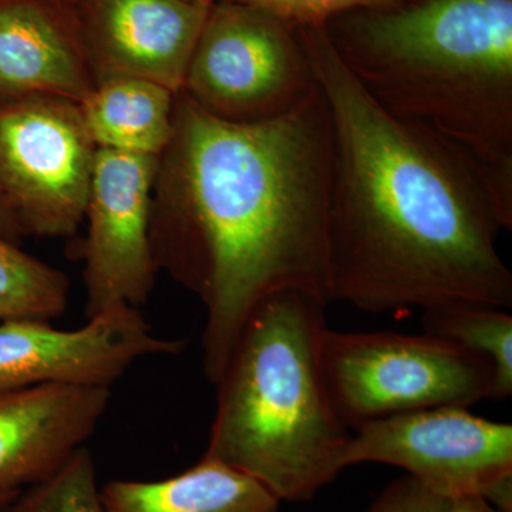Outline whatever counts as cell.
<instances>
[{"mask_svg": "<svg viewBox=\"0 0 512 512\" xmlns=\"http://www.w3.org/2000/svg\"><path fill=\"white\" fill-rule=\"evenodd\" d=\"M332 123L322 89L284 117L239 124L175 94L158 161L154 261L207 309L204 375L220 382L249 316L276 292L330 303Z\"/></svg>", "mask_w": 512, "mask_h": 512, "instance_id": "6da1fadb", "label": "cell"}, {"mask_svg": "<svg viewBox=\"0 0 512 512\" xmlns=\"http://www.w3.org/2000/svg\"><path fill=\"white\" fill-rule=\"evenodd\" d=\"M301 29L332 123L330 302L372 313L448 302L512 308L503 228L476 171L353 79L323 26Z\"/></svg>", "mask_w": 512, "mask_h": 512, "instance_id": "7a4b0ae2", "label": "cell"}, {"mask_svg": "<svg viewBox=\"0 0 512 512\" xmlns=\"http://www.w3.org/2000/svg\"><path fill=\"white\" fill-rule=\"evenodd\" d=\"M326 37L373 101L457 151L512 228V0H402L330 19Z\"/></svg>", "mask_w": 512, "mask_h": 512, "instance_id": "3957f363", "label": "cell"}, {"mask_svg": "<svg viewBox=\"0 0 512 512\" xmlns=\"http://www.w3.org/2000/svg\"><path fill=\"white\" fill-rule=\"evenodd\" d=\"M329 303L286 289L249 316L217 387L204 456L254 478L281 503H308L345 470L352 434L322 366Z\"/></svg>", "mask_w": 512, "mask_h": 512, "instance_id": "277c9868", "label": "cell"}, {"mask_svg": "<svg viewBox=\"0 0 512 512\" xmlns=\"http://www.w3.org/2000/svg\"><path fill=\"white\" fill-rule=\"evenodd\" d=\"M322 366L348 429L431 407H470L493 393L494 369L484 356L429 333L328 329Z\"/></svg>", "mask_w": 512, "mask_h": 512, "instance_id": "5b68a950", "label": "cell"}, {"mask_svg": "<svg viewBox=\"0 0 512 512\" xmlns=\"http://www.w3.org/2000/svg\"><path fill=\"white\" fill-rule=\"evenodd\" d=\"M318 89L301 29L252 6L212 2L181 89L197 106L231 123H262Z\"/></svg>", "mask_w": 512, "mask_h": 512, "instance_id": "8992f818", "label": "cell"}, {"mask_svg": "<svg viewBox=\"0 0 512 512\" xmlns=\"http://www.w3.org/2000/svg\"><path fill=\"white\" fill-rule=\"evenodd\" d=\"M96 151L79 103L30 97L0 106V192L23 234L63 238L77 231Z\"/></svg>", "mask_w": 512, "mask_h": 512, "instance_id": "52a82bcc", "label": "cell"}, {"mask_svg": "<svg viewBox=\"0 0 512 512\" xmlns=\"http://www.w3.org/2000/svg\"><path fill=\"white\" fill-rule=\"evenodd\" d=\"M345 467H399L444 497L481 495L512 473V426L483 419L468 407L444 406L397 414L356 427Z\"/></svg>", "mask_w": 512, "mask_h": 512, "instance_id": "ba28073f", "label": "cell"}, {"mask_svg": "<svg viewBox=\"0 0 512 512\" xmlns=\"http://www.w3.org/2000/svg\"><path fill=\"white\" fill-rule=\"evenodd\" d=\"M160 157L97 148L82 252L87 319L150 298L158 268L150 227Z\"/></svg>", "mask_w": 512, "mask_h": 512, "instance_id": "9c48e42d", "label": "cell"}, {"mask_svg": "<svg viewBox=\"0 0 512 512\" xmlns=\"http://www.w3.org/2000/svg\"><path fill=\"white\" fill-rule=\"evenodd\" d=\"M185 339L154 335L140 309L121 305L87 319L79 329H57L47 320L0 322V390L40 384L111 389L138 360L175 356Z\"/></svg>", "mask_w": 512, "mask_h": 512, "instance_id": "30bf717a", "label": "cell"}, {"mask_svg": "<svg viewBox=\"0 0 512 512\" xmlns=\"http://www.w3.org/2000/svg\"><path fill=\"white\" fill-rule=\"evenodd\" d=\"M211 5L208 0H77L74 18L96 86L134 77L181 92Z\"/></svg>", "mask_w": 512, "mask_h": 512, "instance_id": "8fae6325", "label": "cell"}, {"mask_svg": "<svg viewBox=\"0 0 512 512\" xmlns=\"http://www.w3.org/2000/svg\"><path fill=\"white\" fill-rule=\"evenodd\" d=\"M106 387L0 390V490H25L84 447L109 409Z\"/></svg>", "mask_w": 512, "mask_h": 512, "instance_id": "7c38bea8", "label": "cell"}, {"mask_svg": "<svg viewBox=\"0 0 512 512\" xmlns=\"http://www.w3.org/2000/svg\"><path fill=\"white\" fill-rule=\"evenodd\" d=\"M94 87L74 15L53 0H0V106L30 97L82 103Z\"/></svg>", "mask_w": 512, "mask_h": 512, "instance_id": "4fadbf2b", "label": "cell"}, {"mask_svg": "<svg viewBox=\"0 0 512 512\" xmlns=\"http://www.w3.org/2000/svg\"><path fill=\"white\" fill-rule=\"evenodd\" d=\"M106 512H281L254 478L211 458L157 481L116 480L101 487Z\"/></svg>", "mask_w": 512, "mask_h": 512, "instance_id": "5bb4252c", "label": "cell"}, {"mask_svg": "<svg viewBox=\"0 0 512 512\" xmlns=\"http://www.w3.org/2000/svg\"><path fill=\"white\" fill-rule=\"evenodd\" d=\"M174 104L161 84L117 77L97 84L79 107L97 148L160 157L173 137Z\"/></svg>", "mask_w": 512, "mask_h": 512, "instance_id": "9a60e30c", "label": "cell"}, {"mask_svg": "<svg viewBox=\"0 0 512 512\" xmlns=\"http://www.w3.org/2000/svg\"><path fill=\"white\" fill-rule=\"evenodd\" d=\"M424 333L453 340L484 356L494 369L491 400L512 394V316L478 302H448L421 311Z\"/></svg>", "mask_w": 512, "mask_h": 512, "instance_id": "2e32d148", "label": "cell"}, {"mask_svg": "<svg viewBox=\"0 0 512 512\" xmlns=\"http://www.w3.org/2000/svg\"><path fill=\"white\" fill-rule=\"evenodd\" d=\"M69 291V279L62 271L26 254L16 242L0 235V322H49L66 311Z\"/></svg>", "mask_w": 512, "mask_h": 512, "instance_id": "e0dca14e", "label": "cell"}, {"mask_svg": "<svg viewBox=\"0 0 512 512\" xmlns=\"http://www.w3.org/2000/svg\"><path fill=\"white\" fill-rule=\"evenodd\" d=\"M2 512H106L92 451L77 450L52 476L20 491Z\"/></svg>", "mask_w": 512, "mask_h": 512, "instance_id": "ac0fdd59", "label": "cell"}, {"mask_svg": "<svg viewBox=\"0 0 512 512\" xmlns=\"http://www.w3.org/2000/svg\"><path fill=\"white\" fill-rule=\"evenodd\" d=\"M269 13L295 28L325 26L350 10L389 6L402 0H229Z\"/></svg>", "mask_w": 512, "mask_h": 512, "instance_id": "d6986e66", "label": "cell"}, {"mask_svg": "<svg viewBox=\"0 0 512 512\" xmlns=\"http://www.w3.org/2000/svg\"><path fill=\"white\" fill-rule=\"evenodd\" d=\"M453 500L412 476L387 485L366 512H451Z\"/></svg>", "mask_w": 512, "mask_h": 512, "instance_id": "ffe728a7", "label": "cell"}, {"mask_svg": "<svg viewBox=\"0 0 512 512\" xmlns=\"http://www.w3.org/2000/svg\"><path fill=\"white\" fill-rule=\"evenodd\" d=\"M0 235L13 242H18L20 238L25 237L15 212L10 208L2 192H0Z\"/></svg>", "mask_w": 512, "mask_h": 512, "instance_id": "44dd1931", "label": "cell"}, {"mask_svg": "<svg viewBox=\"0 0 512 512\" xmlns=\"http://www.w3.org/2000/svg\"><path fill=\"white\" fill-rule=\"evenodd\" d=\"M451 512H500L478 495L454 498Z\"/></svg>", "mask_w": 512, "mask_h": 512, "instance_id": "7402d4cb", "label": "cell"}, {"mask_svg": "<svg viewBox=\"0 0 512 512\" xmlns=\"http://www.w3.org/2000/svg\"><path fill=\"white\" fill-rule=\"evenodd\" d=\"M22 490H0V510L5 508L6 505L12 503Z\"/></svg>", "mask_w": 512, "mask_h": 512, "instance_id": "603a6c76", "label": "cell"}, {"mask_svg": "<svg viewBox=\"0 0 512 512\" xmlns=\"http://www.w3.org/2000/svg\"><path fill=\"white\" fill-rule=\"evenodd\" d=\"M208 2H214V0H208Z\"/></svg>", "mask_w": 512, "mask_h": 512, "instance_id": "cb8c5ba5", "label": "cell"}, {"mask_svg": "<svg viewBox=\"0 0 512 512\" xmlns=\"http://www.w3.org/2000/svg\"><path fill=\"white\" fill-rule=\"evenodd\" d=\"M2 510H3V508H2ZM2 510H0V512H2Z\"/></svg>", "mask_w": 512, "mask_h": 512, "instance_id": "d4e9b609", "label": "cell"}]
</instances>
